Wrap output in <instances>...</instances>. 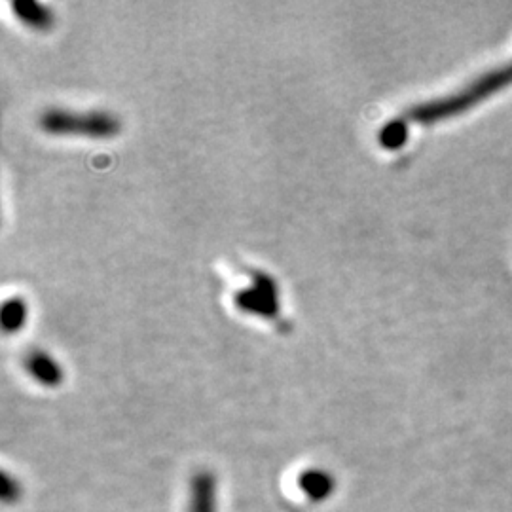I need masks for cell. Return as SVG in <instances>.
Segmentation results:
<instances>
[{
    "mask_svg": "<svg viewBox=\"0 0 512 512\" xmlns=\"http://www.w3.org/2000/svg\"><path fill=\"white\" fill-rule=\"evenodd\" d=\"M40 128L50 135H84L90 139H110L120 133L122 124L110 112H71V110H46Z\"/></svg>",
    "mask_w": 512,
    "mask_h": 512,
    "instance_id": "1",
    "label": "cell"
},
{
    "mask_svg": "<svg viewBox=\"0 0 512 512\" xmlns=\"http://www.w3.org/2000/svg\"><path fill=\"white\" fill-rule=\"evenodd\" d=\"M236 304L241 311L272 317L277 313V287L274 279L264 274L255 275L247 291H241L236 296Z\"/></svg>",
    "mask_w": 512,
    "mask_h": 512,
    "instance_id": "2",
    "label": "cell"
},
{
    "mask_svg": "<svg viewBox=\"0 0 512 512\" xmlns=\"http://www.w3.org/2000/svg\"><path fill=\"white\" fill-rule=\"evenodd\" d=\"M188 512H217V480L211 473L194 476Z\"/></svg>",
    "mask_w": 512,
    "mask_h": 512,
    "instance_id": "3",
    "label": "cell"
},
{
    "mask_svg": "<svg viewBox=\"0 0 512 512\" xmlns=\"http://www.w3.org/2000/svg\"><path fill=\"white\" fill-rule=\"evenodd\" d=\"M25 368L38 384L46 385V387H54L63 378V370L48 353H42V351L29 353L25 359Z\"/></svg>",
    "mask_w": 512,
    "mask_h": 512,
    "instance_id": "4",
    "label": "cell"
},
{
    "mask_svg": "<svg viewBox=\"0 0 512 512\" xmlns=\"http://www.w3.org/2000/svg\"><path fill=\"white\" fill-rule=\"evenodd\" d=\"M14 12L21 21L35 29H50V25L54 23L52 12L38 2H16Z\"/></svg>",
    "mask_w": 512,
    "mask_h": 512,
    "instance_id": "5",
    "label": "cell"
},
{
    "mask_svg": "<svg viewBox=\"0 0 512 512\" xmlns=\"http://www.w3.org/2000/svg\"><path fill=\"white\" fill-rule=\"evenodd\" d=\"M25 302L21 298H10L4 302V308H2V325L8 332L12 330H18L23 321H25Z\"/></svg>",
    "mask_w": 512,
    "mask_h": 512,
    "instance_id": "6",
    "label": "cell"
},
{
    "mask_svg": "<svg viewBox=\"0 0 512 512\" xmlns=\"http://www.w3.org/2000/svg\"><path fill=\"white\" fill-rule=\"evenodd\" d=\"M300 486L306 494L311 495V497H319V499L325 497L332 490L329 475L321 473V471L319 473H306L300 480Z\"/></svg>",
    "mask_w": 512,
    "mask_h": 512,
    "instance_id": "7",
    "label": "cell"
}]
</instances>
